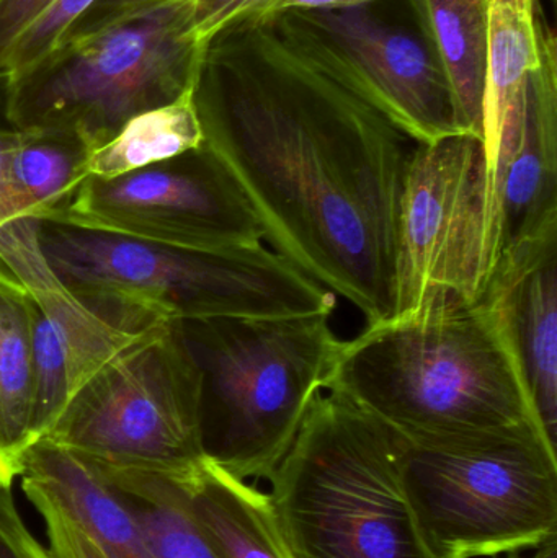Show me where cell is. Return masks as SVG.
<instances>
[{"mask_svg":"<svg viewBox=\"0 0 557 558\" xmlns=\"http://www.w3.org/2000/svg\"><path fill=\"white\" fill-rule=\"evenodd\" d=\"M192 100L271 251L366 325L391 318L414 141L294 52L268 19L205 43Z\"/></svg>","mask_w":557,"mask_h":558,"instance_id":"cell-1","label":"cell"},{"mask_svg":"<svg viewBox=\"0 0 557 558\" xmlns=\"http://www.w3.org/2000/svg\"><path fill=\"white\" fill-rule=\"evenodd\" d=\"M326 392L411 445H460L532 429L545 435L506 328L484 299L440 302L366 325L343 341Z\"/></svg>","mask_w":557,"mask_h":558,"instance_id":"cell-2","label":"cell"},{"mask_svg":"<svg viewBox=\"0 0 557 558\" xmlns=\"http://www.w3.org/2000/svg\"><path fill=\"white\" fill-rule=\"evenodd\" d=\"M405 448L375 416L339 393H320L268 477L288 556L435 558L405 495Z\"/></svg>","mask_w":557,"mask_h":558,"instance_id":"cell-3","label":"cell"},{"mask_svg":"<svg viewBox=\"0 0 557 558\" xmlns=\"http://www.w3.org/2000/svg\"><path fill=\"white\" fill-rule=\"evenodd\" d=\"M177 322L198 367L206 462L268 481L332 376L343 340L330 315Z\"/></svg>","mask_w":557,"mask_h":558,"instance_id":"cell-4","label":"cell"},{"mask_svg":"<svg viewBox=\"0 0 557 558\" xmlns=\"http://www.w3.org/2000/svg\"><path fill=\"white\" fill-rule=\"evenodd\" d=\"M49 270L77 295H113L172 320L332 315L337 295L265 247L198 251L39 219Z\"/></svg>","mask_w":557,"mask_h":558,"instance_id":"cell-5","label":"cell"},{"mask_svg":"<svg viewBox=\"0 0 557 558\" xmlns=\"http://www.w3.org/2000/svg\"><path fill=\"white\" fill-rule=\"evenodd\" d=\"M195 0H169L62 39L26 71L5 75L3 113L16 131H65L92 153L137 114L192 94L203 43Z\"/></svg>","mask_w":557,"mask_h":558,"instance_id":"cell-6","label":"cell"},{"mask_svg":"<svg viewBox=\"0 0 557 558\" xmlns=\"http://www.w3.org/2000/svg\"><path fill=\"white\" fill-rule=\"evenodd\" d=\"M402 478L435 558L513 556L557 537V448L538 429L460 445L408 442Z\"/></svg>","mask_w":557,"mask_h":558,"instance_id":"cell-7","label":"cell"},{"mask_svg":"<svg viewBox=\"0 0 557 558\" xmlns=\"http://www.w3.org/2000/svg\"><path fill=\"white\" fill-rule=\"evenodd\" d=\"M43 438L101 469L173 481L196 474L206 462L199 373L179 322L101 367Z\"/></svg>","mask_w":557,"mask_h":558,"instance_id":"cell-8","label":"cell"},{"mask_svg":"<svg viewBox=\"0 0 557 558\" xmlns=\"http://www.w3.org/2000/svg\"><path fill=\"white\" fill-rule=\"evenodd\" d=\"M497 258L483 137L415 144L402 190L391 318L440 302L476 304Z\"/></svg>","mask_w":557,"mask_h":558,"instance_id":"cell-9","label":"cell"},{"mask_svg":"<svg viewBox=\"0 0 557 558\" xmlns=\"http://www.w3.org/2000/svg\"><path fill=\"white\" fill-rule=\"evenodd\" d=\"M268 20L294 52L415 144L463 133L447 78L421 32L365 7L290 10Z\"/></svg>","mask_w":557,"mask_h":558,"instance_id":"cell-10","label":"cell"},{"mask_svg":"<svg viewBox=\"0 0 557 558\" xmlns=\"http://www.w3.org/2000/svg\"><path fill=\"white\" fill-rule=\"evenodd\" d=\"M43 219L198 251L264 242L254 209L205 143L123 175L85 177L68 206Z\"/></svg>","mask_w":557,"mask_h":558,"instance_id":"cell-11","label":"cell"},{"mask_svg":"<svg viewBox=\"0 0 557 558\" xmlns=\"http://www.w3.org/2000/svg\"><path fill=\"white\" fill-rule=\"evenodd\" d=\"M172 318L131 299L77 295L56 312L33 305L35 410L55 418L114 357L156 337Z\"/></svg>","mask_w":557,"mask_h":558,"instance_id":"cell-12","label":"cell"},{"mask_svg":"<svg viewBox=\"0 0 557 558\" xmlns=\"http://www.w3.org/2000/svg\"><path fill=\"white\" fill-rule=\"evenodd\" d=\"M481 299L499 314L536 418L557 446V229L502 251Z\"/></svg>","mask_w":557,"mask_h":558,"instance_id":"cell-13","label":"cell"},{"mask_svg":"<svg viewBox=\"0 0 557 558\" xmlns=\"http://www.w3.org/2000/svg\"><path fill=\"white\" fill-rule=\"evenodd\" d=\"M489 208L499 255L510 245L557 229V48L552 26L546 29L542 64L523 92L516 143L491 175Z\"/></svg>","mask_w":557,"mask_h":558,"instance_id":"cell-14","label":"cell"},{"mask_svg":"<svg viewBox=\"0 0 557 558\" xmlns=\"http://www.w3.org/2000/svg\"><path fill=\"white\" fill-rule=\"evenodd\" d=\"M548 26L540 0H487L483 107L487 180L516 143L523 92L530 75L542 64Z\"/></svg>","mask_w":557,"mask_h":558,"instance_id":"cell-15","label":"cell"},{"mask_svg":"<svg viewBox=\"0 0 557 558\" xmlns=\"http://www.w3.org/2000/svg\"><path fill=\"white\" fill-rule=\"evenodd\" d=\"M20 477L38 482L108 558H157L120 492L69 449L38 439L23 454Z\"/></svg>","mask_w":557,"mask_h":558,"instance_id":"cell-16","label":"cell"},{"mask_svg":"<svg viewBox=\"0 0 557 558\" xmlns=\"http://www.w3.org/2000/svg\"><path fill=\"white\" fill-rule=\"evenodd\" d=\"M186 508L219 558H290L270 497L205 462L182 482Z\"/></svg>","mask_w":557,"mask_h":558,"instance_id":"cell-17","label":"cell"},{"mask_svg":"<svg viewBox=\"0 0 557 558\" xmlns=\"http://www.w3.org/2000/svg\"><path fill=\"white\" fill-rule=\"evenodd\" d=\"M33 305L28 289L0 260V488L22 475L33 445Z\"/></svg>","mask_w":557,"mask_h":558,"instance_id":"cell-18","label":"cell"},{"mask_svg":"<svg viewBox=\"0 0 557 558\" xmlns=\"http://www.w3.org/2000/svg\"><path fill=\"white\" fill-rule=\"evenodd\" d=\"M453 95L463 133L483 137L487 0H408Z\"/></svg>","mask_w":557,"mask_h":558,"instance_id":"cell-19","label":"cell"},{"mask_svg":"<svg viewBox=\"0 0 557 558\" xmlns=\"http://www.w3.org/2000/svg\"><path fill=\"white\" fill-rule=\"evenodd\" d=\"M92 149L65 131H16L9 153V180L26 218H48L68 206L85 179Z\"/></svg>","mask_w":557,"mask_h":558,"instance_id":"cell-20","label":"cell"},{"mask_svg":"<svg viewBox=\"0 0 557 558\" xmlns=\"http://www.w3.org/2000/svg\"><path fill=\"white\" fill-rule=\"evenodd\" d=\"M203 143L205 136L190 94L175 104L128 121L110 143L92 153L85 175L100 179L123 175L189 153Z\"/></svg>","mask_w":557,"mask_h":558,"instance_id":"cell-21","label":"cell"},{"mask_svg":"<svg viewBox=\"0 0 557 558\" xmlns=\"http://www.w3.org/2000/svg\"><path fill=\"white\" fill-rule=\"evenodd\" d=\"M94 465V464H92ZM126 500L157 558H219L186 508L182 482L94 465Z\"/></svg>","mask_w":557,"mask_h":558,"instance_id":"cell-22","label":"cell"},{"mask_svg":"<svg viewBox=\"0 0 557 558\" xmlns=\"http://www.w3.org/2000/svg\"><path fill=\"white\" fill-rule=\"evenodd\" d=\"M3 85L0 74V260L28 289L36 304H58L68 289L49 270L38 245V221L26 218L16 202L9 180V153L15 143L16 130L3 113Z\"/></svg>","mask_w":557,"mask_h":558,"instance_id":"cell-23","label":"cell"},{"mask_svg":"<svg viewBox=\"0 0 557 558\" xmlns=\"http://www.w3.org/2000/svg\"><path fill=\"white\" fill-rule=\"evenodd\" d=\"M94 2L95 0H55L13 43L0 65V74H19L48 54Z\"/></svg>","mask_w":557,"mask_h":558,"instance_id":"cell-24","label":"cell"},{"mask_svg":"<svg viewBox=\"0 0 557 558\" xmlns=\"http://www.w3.org/2000/svg\"><path fill=\"white\" fill-rule=\"evenodd\" d=\"M22 488L46 524L49 550L55 558H108L94 539L56 504L55 498L36 482L22 478Z\"/></svg>","mask_w":557,"mask_h":558,"instance_id":"cell-25","label":"cell"},{"mask_svg":"<svg viewBox=\"0 0 557 558\" xmlns=\"http://www.w3.org/2000/svg\"><path fill=\"white\" fill-rule=\"evenodd\" d=\"M280 0H195L193 26L196 38L205 45L226 26L244 20H262L274 15Z\"/></svg>","mask_w":557,"mask_h":558,"instance_id":"cell-26","label":"cell"},{"mask_svg":"<svg viewBox=\"0 0 557 558\" xmlns=\"http://www.w3.org/2000/svg\"><path fill=\"white\" fill-rule=\"evenodd\" d=\"M0 558H55L23 523L10 488H0Z\"/></svg>","mask_w":557,"mask_h":558,"instance_id":"cell-27","label":"cell"},{"mask_svg":"<svg viewBox=\"0 0 557 558\" xmlns=\"http://www.w3.org/2000/svg\"><path fill=\"white\" fill-rule=\"evenodd\" d=\"M55 0H0V65L20 35Z\"/></svg>","mask_w":557,"mask_h":558,"instance_id":"cell-28","label":"cell"},{"mask_svg":"<svg viewBox=\"0 0 557 558\" xmlns=\"http://www.w3.org/2000/svg\"><path fill=\"white\" fill-rule=\"evenodd\" d=\"M169 2V0H95L90 9L71 26L64 38H74V36L87 35L95 29L104 28L108 23L130 15V13L140 12V10L149 9V7L159 5V3ZM61 39V41H62Z\"/></svg>","mask_w":557,"mask_h":558,"instance_id":"cell-29","label":"cell"},{"mask_svg":"<svg viewBox=\"0 0 557 558\" xmlns=\"http://www.w3.org/2000/svg\"><path fill=\"white\" fill-rule=\"evenodd\" d=\"M375 0H280L274 15L290 10H349L366 7ZM271 15V16H274Z\"/></svg>","mask_w":557,"mask_h":558,"instance_id":"cell-30","label":"cell"},{"mask_svg":"<svg viewBox=\"0 0 557 558\" xmlns=\"http://www.w3.org/2000/svg\"><path fill=\"white\" fill-rule=\"evenodd\" d=\"M509 558H557V537H553V539L542 544L533 557H519L513 554V556Z\"/></svg>","mask_w":557,"mask_h":558,"instance_id":"cell-31","label":"cell"}]
</instances>
